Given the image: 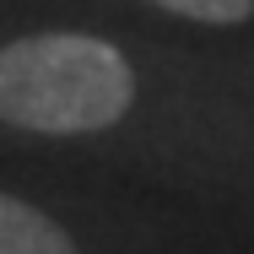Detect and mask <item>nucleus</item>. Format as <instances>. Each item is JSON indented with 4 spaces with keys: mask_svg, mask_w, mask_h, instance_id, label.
Listing matches in <instances>:
<instances>
[{
    "mask_svg": "<svg viewBox=\"0 0 254 254\" xmlns=\"http://www.w3.org/2000/svg\"><path fill=\"white\" fill-rule=\"evenodd\" d=\"M135 70L108 38L27 33L0 49V119L38 135H92L130 114Z\"/></svg>",
    "mask_w": 254,
    "mask_h": 254,
    "instance_id": "1",
    "label": "nucleus"
},
{
    "mask_svg": "<svg viewBox=\"0 0 254 254\" xmlns=\"http://www.w3.org/2000/svg\"><path fill=\"white\" fill-rule=\"evenodd\" d=\"M0 254H76V244L54 216L0 190Z\"/></svg>",
    "mask_w": 254,
    "mask_h": 254,
    "instance_id": "2",
    "label": "nucleus"
},
{
    "mask_svg": "<svg viewBox=\"0 0 254 254\" xmlns=\"http://www.w3.org/2000/svg\"><path fill=\"white\" fill-rule=\"evenodd\" d=\"M162 11L173 16H190V22H211V27H233V22H249L254 0H157Z\"/></svg>",
    "mask_w": 254,
    "mask_h": 254,
    "instance_id": "3",
    "label": "nucleus"
}]
</instances>
